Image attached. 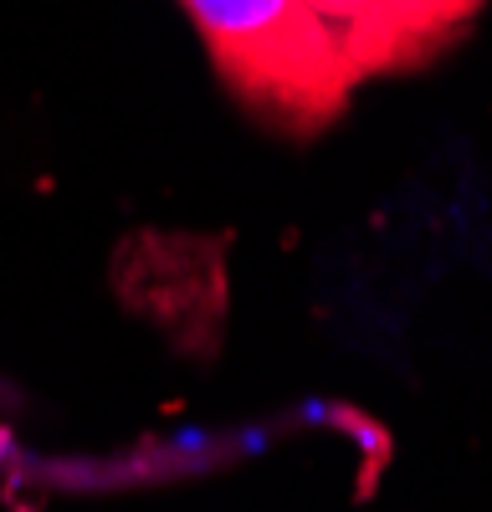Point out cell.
Masks as SVG:
<instances>
[{
  "instance_id": "cell-2",
  "label": "cell",
  "mask_w": 492,
  "mask_h": 512,
  "mask_svg": "<svg viewBox=\"0 0 492 512\" xmlns=\"http://www.w3.org/2000/svg\"><path fill=\"white\" fill-rule=\"evenodd\" d=\"M308 6L334 31L354 77L390 72L400 62L421 57L416 26H410V0H308Z\"/></svg>"
},
{
  "instance_id": "cell-1",
  "label": "cell",
  "mask_w": 492,
  "mask_h": 512,
  "mask_svg": "<svg viewBox=\"0 0 492 512\" xmlns=\"http://www.w3.org/2000/svg\"><path fill=\"white\" fill-rule=\"evenodd\" d=\"M180 6L200 26L216 72L257 113L287 128L328 123L359 82L308 0H180Z\"/></svg>"
},
{
  "instance_id": "cell-3",
  "label": "cell",
  "mask_w": 492,
  "mask_h": 512,
  "mask_svg": "<svg viewBox=\"0 0 492 512\" xmlns=\"http://www.w3.org/2000/svg\"><path fill=\"white\" fill-rule=\"evenodd\" d=\"M477 6H482V0H410V26H416L421 57H426L431 47H441V41L457 31Z\"/></svg>"
}]
</instances>
